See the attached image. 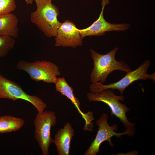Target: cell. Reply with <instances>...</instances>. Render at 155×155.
<instances>
[{
    "label": "cell",
    "mask_w": 155,
    "mask_h": 155,
    "mask_svg": "<svg viewBox=\"0 0 155 155\" xmlns=\"http://www.w3.org/2000/svg\"><path fill=\"white\" fill-rule=\"evenodd\" d=\"M118 49V47H116L104 55L100 54L90 49L94 63V68L90 75L92 83L101 82L104 84L109 75L115 71L120 70L126 73L132 71L123 61L116 60L115 55Z\"/></svg>",
    "instance_id": "1"
},
{
    "label": "cell",
    "mask_w": 155,
    "mask_h": 155,
    "mask_svg": "<svg viewBox=\"0 0 155 155\" xmlns=\"http://www.w3.org/2000/svg\"><path fill=\"white\" fill-rule=\"evenodd\" d=\"M87 98L90 101L101 102L106 104L110 108L111 114L118 118L125 127L126 130L134 135L135 124L130 122L126 115L130 109L126 105L120 102L124 100V96L117 95L113 90L108 89L97 93L90 92L87 94Z\"/></svg>",
    "instance_id": "2"
},
{
    "label": "cell",
    "mask_w": 155,
    "mask_h": 155,
    "mask_svg": "<svg viewBox=\"0 0 155 155\" xmlns=\"http://www.w3.org/2000/svg\"><path fill=\"white\" fill-rule=\"evenodd\" d=\"M59 12L55 5L49 2L32 12L30 20L46 37H55L61 23L57 19Z\"/></svg>",
    "instance_id": "3"
},
{
    "label": "cell",
    "mask_w": 155,
    "mask_h": 155,
    "mask_svg": "<svg viewBox=\"0 0 155 155\" xmlns=\"http://www.w3.org/2000/svg\"><path fill=\"white\" fill-rule=\"evenodd\" d=\"M17 69L26 72L30 79L38 82L43 81L49 84L56 82L61 72L58 66L55 63L46 60H37L29 62L21 60L16 65Z\"/></svg>",
    "instance_id": "4"
},
{
    "label": "cell",
    "mask_w": 155,
    "mask_h": 155,
    "mask_svg": "<svg viewBox=\"0 0 155 155\" xmlns=\"http://www.w3.org/2000/svg\"><path fill=\"white\" fill-rule=\"evenodd\" d=\"M150 64V60L145 61L135 69L127 73L124 77L115 83L107 85L104 84L101 82L92 83L89 87L90 92L95 93L110 89L117 90L122 94L127 87L137 80H151L155 82V72L152 74L147 73Z\"/></svg>",
    "instance_id": "5"
},
{
    "label": "cell",
    "mask_w": 155,
    "mask_h": 155,
    "mask_svg": "<svg viewBox=\"0 0 155 155\" xmlns=\"http://www.w3.org/2000/svg\"><path fill=\"white\" fill-rule=\"evenodd\" d=\"M57 119L55 113L49 111L38 113L34 121V138L43 155H48L50 146L52 143L51 134L52 127L55 126Z\"/></svg>",
    "instance_id": "6"
},
{
    "label": "cell",
    "mask_w": 155,
    "mask_h": 155,
    "mask_svg": "<svg viewBox=\"0 0 155 155\" xmlns=\"http://www.w3.org/2000/svg\"><path fill=\"white\" fill-rule=\"evenodd\" d=\"M0 98L16 101L22 99L32 104L38 113L43 112L47 105L36 95L31 96L26 93L20 85L0 75Z\"/></svg>",
    "instance_id": "7"
},
{
    "label": "cell",
    "mask_w": 155,
    "mask_h": 155,
    "mask_svg": "<svg viewBox=\"0 0 155 155\" xmlns=\"http://www.w3.org/2000/svg\"><path fill=\"white\" fill-rule=\"evenodd\" d=\"M108 115L105 113L101 115L98 120L96 122L98 126V131L96 137L90 145L84 154V155H96L99 152L100 145L103 142L107 141L110 146L114 147L111 139L113 136L120 138L124 135L133 136L132 134L128 131L125 130L122 133L116 132L118 130V126L116 124L110 126L108 123Z\"/></svg>",
    "instance_id": "8"
},
{
    "label": "cell",
    "mask_w": 155,
    "mask_h": 155,
    "mask_svg": "<svg viewBox=\"0 0 155 155\" xmlns=\"http://www.w3.org/2000/svg\"><path fill=\"white\" fill-rule=\"evenodd\" d=\"M109 2V0H102V10L98 18L88 27L79 29L82 38L87 36L103 35L106 32L124 31L130 28L131 26L128 24H111L106 21L104 17L103 13L105 6Z\"/></svg>",
    "instance_id": "9"
},
{
    "label": "cell",
    "mask_w": 155,
    "mask_h": 155,
    "mask_svg": "<svg viewBox=\"0 0 155 155\" xmlns=\"http://www.w3.org/2000/svg\"><path fill=\"white\" fill-rule=\"evenodd\" d=\"M55 37V46H56L75 48L83 45V38L79 29L73 22L69 20L61 23Z\"/></svg>",
    "instance_id": "10"
},
{
    "label": "cell",
    "mask_w": 155,
    "mask_h": 155,
    "mask_svg": "<svg viewBox=\"0 0 155 155\" xmlns=\"http://www.w3.org/2000/svg\"><path fill=\"white\" fill-rule=\"evenodd\" d=\"M55 84L56 91L60 92L62 95L66 96L71 100L84 119L85 123L83 128L84 130L92 131L93 127L92 121L94 120L93 113L90 111L84 113L82 111L80 108L79 100L74 94L73 89L69 85L64 77L58 78Z\"/></svg>",
    "instance_id": "11"
},
{
    "label": "cell",
    "mask_w": 155,
    "mask_h": 155,
    "mask_svg": "<svg viewBox=\"0 0 155 155\" xmlns=\"http://www.w3.org/2000/svg\"><path fill=\"white\" fill-rule=\"evenodd\" d=\"M74 136V130L69 123L59 129L53 139L59 155H69L71 140Z\"/></svg>",
    "instance_id": "12"
},
{
    "label": "cell",
    "mask_w": 155,
    "mask_h": 155,
    "mask_svg": "<svg viewBox=\"0 0 155 155\" xmlns=\"http://www.w3.org/2000/svg\"><path fill=\"white\" fill-rule=\"evenodd\" d=\"M18 23L17 17L11 13L0 15V34L17 38L18 35Z\"/></svg>",
    "instance_id": "13"
},
{
    "label": "cell",
    "mask_w": 155,
    "mask_h": 155,
    "mask_svg": "<svg viewBox=\"0 0 155 155\" xmlns=\"http://www.w3.org/2000/svg\"><path fill=\"white\" fill-rule=\"evenodd\" d=\"M25 124L24 120L20 118L10 115L0 116V133H6L18 131Z\"/></svg>",
    "instance_id": "14"
},
{
    "label": "cell",
    "mask_w": 155,
    "mask_h": 155,
    "mask_svg": "<svg viewBox=\"0 0 155 155\" xmlns=\"http://www.w3.org/2000/svg\"><path fill=\"white\" fill-rule=\"evenodd\" d=\"M15 42L10 36L0 34V58L5 56L13 48Z\"/></svg>",
    "instance_id": "15"
},
{
    "label": "cell",
    "mask_w": 155,
    "mask_h": 155,
    "mask_svg": "<svg viewBox=\"0 0 155 155\" xmlns=\"http://www.w3.org/2000/svg\"><path fill=\"white\" fill-rule=\"evenodd\" d=\"M16 8L15 0H0V15L11 13Z\"/></svg>",
    "instance_id": "16"
},
{
    "label": "cell",
    "mask_w": 155,
    "mask_h": 155,
    "mask_svg": "<svg viewBox=\"0 0 155 155\" xmlns=\"http://www.w3.org/2000/svg\"><path fill=\"white\" fill-rule=\"evenodd\" d=\"M52 0H34L36 3L37 9L39 8L45 4L49 2L52 1Z\"/></svg>",
    "instance_id": "17"
},
{
    "label": "cell",
    "mask_w": 155,
    "mask_h": 155,
    "mask_svg": "<svg viewBox=\"0 0 155 155\" xmlns=\"http://www.w3.org/2000/svg\"><path fill=\"white\" fill-rule=\"evenodd\" d=\"M27 4H32L34 0H25Z\"/></svg>",
    "instance_id": "18"
}]
</instances>
